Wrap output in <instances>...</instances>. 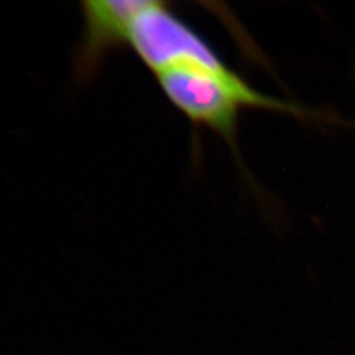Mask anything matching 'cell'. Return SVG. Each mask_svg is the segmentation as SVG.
<instances>
[{"instance_id":"obj_1","label":"cell","mask_w":355,"mask_h":355,"mask_svg":"<svg viewBox=\"0 0 355 355\" xmlns=\"http://www.w3.org/2000/svg\"><path fill=\"white\" fill-rule=\"evenodd\" d=\"M166 98L197 126L214 130L234 144L237 120L243 108L291 110L252 89L224 64L206 67L184 64L155 74Z\"/></svg>"},{"instance_id":"obj_2","label":"cell","mask_w":355,"mask_h":355,"mask_svg":"<svg viewBox=\"0 0 355 355\" xmlns=\"http://www.w3.org/2000/svg\"><path fill=\"white\" fill-rule=\"evenodd\" d=\"M129 46L154 76L184 64H224L202 35L178 17L169 3L157 0H146L132 24Z\"/></svg>"},{"instance_id":"obj_3","label":"cell","mask_w":355,"mask_h":355,"mask_svg":"<svg viewBox=\"0 0 355 355\" xmlns=\"http://www.w3.org/2000/svg\"><path fill=\"white\" fill-rule=\"evenodd\" d=\"M144 5L146 0H91L82 3L85 30L74 58L77 79H94L108 55L129 46L132 24Z\"/></svg>"}]
</instances>
